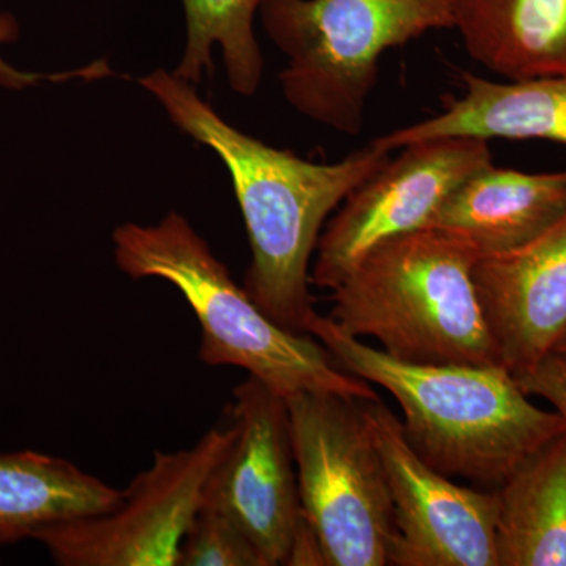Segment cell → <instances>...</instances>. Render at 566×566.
Instances as JSON below:
<instances>
[{"label": "cell", "mask_w": 566, "mask_h": 566, "mask_svg": "<svg viewBox=\"0 0 566 566\" xmlns=\"http://www.w3.org/2000/svg\"><path fill=\"white\" fill-rule=\"evenodd\" d=\"M180 132L226 164L248 230L251 264L244 290L253 303L293 333L307 334L315 315L311 262L327 218L389 161L374 140L342 161H305L223 120L189 82L166 70L140 77Z\"/></svg>", "instance_id": "1"}, {"label": "cell", "mask_w": 566, "mask_h": 566, "mask_svg": "<svg viewBox=\"0 0 566 566\" xmlns=\"http://www.w3.org/2000/svg\"><path fill=\"white\" fill-rule=\"evenodd\" d=\"M307 334L345 371L386 389L403 412L408 444L442 475L494 490L524 461L566 433L564 419L535 403L502 365L395 359L316 314Z\"/></svg>", "instance_id": "2"}, {"label": "cell", "mask_w": 566, "mask_h": 566, "mask_svg": "<svg viewBox=\"0 0 566 566\" xmlns=\"http://www.w3.org/2000/svg\"><path fill=\"white\" fill-rule=\"evenodd\" d=\"M480 256L446 230L398 234L365 253L331 290L329 318L403 363L502 365L476 296Z\"/></svg>", "instance_id": "3"}, {"label": "cell", "mask_w": 566, "mask_h": 566, "mask_svg": "<svg viewBox=\"0 0 566 566\" xmlns=\"http://www.w3.org/2000/svg\"><path fill=\"white\" fill-rule=\"evenodd\" d=\"M122 273L161 279L192 308L202 331V363L240 367L275 392H331L378 400L370 382L345 371L322 342L274 323L238 285L188 219L169 212L155 226L123 223L112 233Z\"/></svg>", "instance_id": "4"}, {"label": "cell", "mask_w": 566, "mask_h": 566, "mask_svg": "<svg viewBox=\"0 0 566 566\" xmlns=\"http://www.w3.org/2000/svg\"><path fill=\"white\" fill-rule=\"evenodd\" d=\"M268 36L289 59L283 95L334 132H363L368 98L387 50L455 28L453 0H268Z\"/></svg>", "instance_id": "5"}, {"label": "cell", "mask_w": 566, "mask_h": 566, "mask_svg": "<svg viewBox=\"0 0 566 566\" xmlns=\"http://www.w3.org/2000/svg\"><path fill=\"white\" fill-rule=\"evenodd\" d=\"M286 406L303 515L324 565H389L392 497L363 400L301 392Z\"/></svg>", "instance_id": "6"}, {"label": "cell", "mask_w": 566, "mask_h": 566, "mask_svg": "<svg viewBox=\"0 0 566 566\" xmlns=\"http://www.w3.org/2000/svg\"><path fill=\"white\" fill-rule=\"evenodd\" d=\"M234 438L212 428L189 449L156 452L109 512L73 517L32 535L62 566H178L205 486Z\"/></svg>", "instance_id": "7"}, {"label": "cell", "mask_w": 566, "mask_h": 566, "mask_svg": "<svg viewBox=\"0 0 566 566\" xmlns=\"http://www.w3.org/2000/svg\"><path fill=\"white\" fill-rule=\"evenodd\" d=\"M400 150L346 197L324 229L311 273L318 289H335L376 245L427 229L464 181L493 164L490 140L480 137H439Z\"/></svg>", "instance_id": "8"}, {"label": "cell", "mask_w": 566, "mask_h": 566, "mask_svg": "<svg viewBox=\"0 0 566 566\" xmlns=\"http://www.w3.org/2000/svg\"><path fill=\"white\" fill-rule=\"evenodd\" d=\"M232 446L205 486L203 504L230 517L264 566L286 565L304 527L286 398L255 376L234 387Z\"/></svg>", "instance_id": "9"}, {"label": "cell", "mask_w": 566, "mask_h": 566, "mask_svg": "<svg viewBox=\"0 0 566 566\" xmlns=\"http://www.w3.org/2000/svg\"><path fill=\"white\" fill-rule=\"evenodd\" d=\"M363 411L392 497L389 565L499 566L494 490L458 485L424 463L379 398L363 400Z\"/></svg>", "instance_id": "10"}, {"label": "cell", "mask_w": 566, "mask_h": 566, "mask_svg": "<svg viewBox=\"0 0 566 566\" xmlns=\"http://www.w3.org/2000/svg\"><path fill=\"white\" fill-rule=\"evenodd\" d=\"M474 283L502 365L526 374L566 334V214L527 243L480 256Z\"/></svg>", "instance_id": "11"}, {"label": "cell", "mask_w": 566, "mask_h": 566, "mask_svg": "<svg viewBox=\"0 0 566 566\" xmlns=\"http://www.w3.org/2000/svg\"><path fill=\"white\" fill-rule=\"evenodd\" d=\"M464 96L446 109L374 140L394 153L439 137L542 139L566 145V73L495 82L463 74Z\"/></svg>", "instance_id": "12"}, {"label": "cell", "mask_w": 566, "mask_h": 566, "mask_svg": "<svg viewBox=\"0 0 566 566\" xmlns=\"http://www.w3.org/2000/svg\"><path fill=\"white\" fill-rule=\"evenodd\" d=\"M566 214V170L524 174L488 166L436 212L427 229L455 233L491 255L527 243Z\"/></svg>", "instance_id": "13"}, {"label": "cell", "mask_w": 566, "mask_h": 566, "mask_svg": "<svg viewBox=\"0 0 566 566\" xmlns=\"http://www.w3.org/2000/svg\"><path fill=\"white\" fill-rule=\"evenodd\" d=\"M468 54L506 81L566 73V0H453Z\"/></svg>", "instance_id": "14"}, {"label": "cell", "mask_w": 566, "mask_h": 566, "mask_svg": "<svg viewBox=\"0 0 566 566\" xmlns=\"http://www.w3.org/2000/svg\"><path fill=\"white\" fill-rule=\"evenodd\" d=\"M499 566H566V433L494 488Z\"/></svg>", "instance_id": "15"}, {"label": "cell", "mask_w": 566, "mask_h": 566, "mask_svg": "<svg viewBox=\"0 0 566 566\" xmlns=\"http://www.w3.org/2000/svg\"><path fill=\"white\" fill-rule=\"evenodd\" d=\"M122 491L44 453H0V545L73 517L109 512Z\"/></svg>", "instance_id": "16"}, {"label": "cell", "mask_w": 566, "mask_h": 566, "mask_svg": "<svg viewBox=\"0 0 566 566\" xmlns=\"http://www.w3.org/2000/svg\"><path fill=\"white\" fill-rule=\"evenodd\" d=\"M186 17V48L175 76L193 87L212 74V48L219 44L234 92L259 91L264 61L253 20L268 0H181Z\"/></svg>", "instance_id": "17"}, {"label": "cell", "mask_w": 566, "mask_h": 566, "mask_svg": "<svg viewBox=\"0 0 566 566\" xmlns=\"http://www.w3.org/2000/svg\"><path fill=\"white\" fill-rule=\"evenodd\" d=\"M178 566H264V562L229 516L202 504L182 538Z\"/></svg>", "instance_id": "18"}, {"label": "cell", "mask_w": 566, "mask_h": 566, "mask_svg": "<svg viewBox=\"0 0 566 566\" xmlns=\"http://www.w3.org/2000/svg\"><path fill=\"white\" fill-rule=\"evenodd\" d=\"M515 378L528 397L546 400L566 424V354L549 353L526 374Z\"/></svg>", "instance_id": "19"}, {"label": "cell", "mask_w": 566, "mask_h": 566, "mask_svg": "<svg viewBox=\"0 0 566 566\" xmlns=\"http://www.w3.org/2000/svg\"><path fill=\"white\" fill-rule=\"evenodd\" d=\"M20 35V28L18 22L11 14L0 13V46L7 43H13ZM112 70L106 61L92 63V65L84 66L76 71H66L61 74H32L22 73V71L14 70L9 63L0 59V84L3 87L13 88V91H21V88L29 87V85L36 84L41 80L46 81H66V80H102V77L111 76Z\"/></svg>", "instance_id": "20"}, {"label": "cell", "mask_w": 566, "mask_h": 566, "mask_svg": "<svg viewBox=\"0 0 566 566\" xmlns=\"http://www.w3.org/2000/svg\"><path fill=\"white\" fill-rule=\"evenodd\" d=\"M554 352L566 354V334L564 335V338H562L560 344L556 346Z\"/></svg>", "instance_id": "21"}]
</instances>
